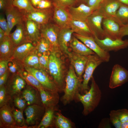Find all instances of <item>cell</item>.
Masks as SVG:
<instances>
[{"label":"cell","mask_w":128,"mask_h":128,"mask_svg":"<svg viewBox=\"0 0 128 128\" xmlns=\"http://www.w3.org/2000/svg\"><path fill=\"white\" fill-rule=\"evenodd\" d=\"M91 80V84L89 90L83 94L78 93L75 101L82 103L83 107L82 114L85 116L92 112L97 107L101 97V91L93 76Z\"/></svg>","instance_id":"6da1fadb"},{"label":"cell","mask_w":128,"mask_h":128,"mask_svg":"<svg viewBox=\"0 0 128 128\" xmlns=\"http://www.w3.org/2000/svg\"><path fill=\"white\" fill-rule=\"evenodd\" d=\"M65 86L63 91L64 94L61 98V100L64 105L73 100L76 101L77 95L79 93L83 80L77 76L71 65L65 76Z\"/></svg>","instance_id":"7a4b0ae2"},{"label":"cell","mask_w":128,"mask_h":128,"mask_svg":"<svg viewBox=\"0 0 128 128\" xmlns=\"http://www.w3.org/2000/svg\"><path fill=\"white\" fill-rule=\"evenodd\" d=\"M58 50H52L49 57L48 73L57 86L59 92L63 91L65 87L62 61L58 54Z\"/></svg>","instance_id":"3957f363"},{"label":"cell","mask_w":128,"mask_h":128,"mask_svg":"<svg viewBox=\"0 0 128 128\" xmlns=\"http://www.w3.org/2000/svg\"><path fill=\"white\" fill-rule=\"evenodd\" d=\"M103 62V60L96 54L89 56L79 91L81 94H84L89 90L90 88L88 83L93 77V73L96 69Z\"/></svg>","instance_id":"277c9868"},{"label":"cell","mask_w":128,"mask_h":128,"mask_svg":"<svg viewBox=\"0 0 128 128\" xmlns=\"http://www.w3.org/2000/svg\"><path fill=\"white\" fill-rule=\"evenodd\" d=\"M25 69L33 75L46 91L54 93L59 92L58 88L47 72L42 69L24 66Z\"/></svg>","instance_id":"5b68a950"},{"label":"cell","mask_w":128,"mask_h":128,"mask_svg":"<svg viewBox=\"0 0 128 128\" xmlns=\"http://www.w3.org/2000/svg\"><path fill=\"white\" fill-rule=\"evenodd\" d=\"M41 36L46 39L50 45L51 51L58 50L59 49L58 36L60 28L55 24L49 22L40 26Z\"/></svg>","instance_id":"8992f818"},{"label":"cell","mask_w":128,"mask_h":128,"mask_svg":"<svg viewBox=\"0 0 128 128\" xmlns=\"http://www.w3.org/2000/svg\"><path fill=\"white\" fill-rule=\"evenodd\" d=\"M103 18L101 13L97 9L93 12L86 21L94 37H96L101 39L105 38L102 25Z\"/></svg>","instance_id":"52a82bcc"},{"label":"cell","mask_w":128,"mask_h":128,"mask_svg":"<svg viewBox=\"0 0 128 128\" xmlns=\"http://www.w3.org/2000/svg\"><path fill=\"white\" fill-rule=\"evenodd\" d=\"M6 83L7 92L11 97L20 93L27 85L25 80L18 73L9 74Z\"/></svg>","instance_id":"ba28073f"},{"label":"cell","mask_w":128,"mask_h":128,"mask_svg":"<svg viewBox=\"0 0 128 128\" xmlns=\"http://www.w3.org/2000/svg\"><path fill=\"white\" fill-rule=\"evenodd\" d=\"M128 81V71L118 64L113 67L110 77L109 87L114 89Z\"/></svg>","instance_id":"9c48e42d"},{"label":"cell","mask_w":128,"mask_h":128,"mask_svg":"<svg viewBox=\"0 0 128 128\" xmlns=\"http://www.w3.org/2000/svg\"><path fill=\"white\" fill-rule=\"evenodd\" d=\"M94 39L101 48L108 52L117 51L128 46V39L123 40L121 39L118 38L113 40L107 37L101 39L96 37H94Z\"/></svg>","instance_id":"30bf717a"},{"label":"cell","mask_w":128,"mask_h":128,"mask_svg":"<svg viewBox=\"0 0 128 128\" xmlns=\"http://www.w3.org/2000/svg\"><path fill=\"white\" fill-rule=\"evenodd\" d=\"M74 35L75 37L97 55L104 62L109 61L110 55L109 52L101 48L96 42L94 37L82 35L76 33Z\"/></svg>","instance_id":"8fae6325"},{"label":"cell","mask_w":128,"mask_h":128,"mask_svg":"<svg viewBox=\"0 0 128 128\" xmlns=\"http://www.w3.org/2000/svg\"><path fill=\"white\" fill-rule=\"evenodd\" d=\"M45 108L43 105L33 104L29 105L25 110L26 122L28 125L38 124L41 120Z\"/></svg>","instance_id":"7c38bea8"},{"label":"cell","mask_w":128,"mask_h":128,"mask_svg":"<svg viewBox=\"0 0 128 128\" xmlns=\"http://www.w3.org/2000/svg\"><path fill=\"white\" fill-rule=\"evenodd\" d=\"M121 4L118 0H107L101 4L97 9L103 15V18L113 20L120 25L116 13Z\"/></svg>","instance_id":"4fadbf2b"},{"label":"cell","mask_w":128,"mask_h":128,"mask_svg":"<svg viewBox=\"0 0 128 128\" xmlns=\"http://www.w3.org/2000/svg\"><path fill=\"white\" fill-rule=\"evenodd\" d=\"M24 12L25 19L32 20L41 26L50 22L53 17L54 11H53L52 9H36L33 11Z\"/></svg>","instance_id":"5bb4252c"},{"label":"cell","mask_w":128,"mask_h":128,"mask_svg":"<svg viewBox=\"0 0 128 128\" xmlns=\"http://www.w3.org/2000/svg\"><path fill=\"white\" fill-rule=\"evenodd\" d=\"M8 25V36L14 27L25 21L24 11L13 6L5 11Z\"/></svg>","instance_id":"9a60e30c"},{"label":"cell","mask_w":128,"mask_h":128,"mask_svg":"<svg viewBox=\"0 0 128 128\" xmlns=\"http://www.w3.org/2000/svg\"><path fill=\"white\" fill-rule=\"evenodd\" d=\"M68 8L71 19L83 21H86L87 18L96 10L84 3L80 4L77 7L71 6Z\"/></svg>","instance_id":"2e32d148"},{"label":"cell","mask_w":128,"mask_h":128,"mask_svg":"<svg viewBox=\"0 0 128 128\" xmlns=\"http://www.w3.org/2000/svg\"><path fill=\"white\" fill-rule=\"evenodd\" d=\"M53 20L60 29L69 27L71 19L68 12L65 8L57 5H54Z\"/></svg>","instance_id":"e0dca14e"},{"label":"cell","mask_w":128,"mask_h":128,"mask_svg":"<svg viewBox=\"0 0 128 128\" xmlns=\"http://www.w3.org/2000/svg\"><path fill=\"white\" fill-rule=\"evenodd\" d=\"M68 56L77 75L82 78L89 56L81 55L73 52H70Z\"/></svg>","instance_id":"ac0fdd59"},{"label":"cell","mask_w":128,"mask_h":128,"mask_svg":"<svg viewBox=\"0 0 128 128\" xmlns=\"http://www.w3.org/2000/svg\"><path fill=\"white\" fill-rule=\"evenodd\" d=\"M102 25L105 38L113 40L119 38L120 26L118 23L113 20L104 18Z\"/></svg>","instance_id":"d6986e66"},{"label":"cell","mask_w":128,"mask_h":128,"mask_svg":"<svg viewBox=\"0 0 128 128\" xmlns=\"http://www.w3.org/2000/svg\"><path fill=\"white\" fill-rule=\"evenodd\" d=\"M24 23L28 41L36 44L41 37L40 25L32 20L25 19Z\"/></svg>","instance_id":"ffe728a7"},{"label":"cell","mask_w":128,"mask_h":128,"mask_svg":"<svg viewBox=\"0 0 128 128\" xmlns=\"http://www.w3.org/2000/svg\"><path fill=\"white\" fill-rule=\"evenodd\" d=\"M22 91L21 95L28 105H43L39 91L35 87L27 84Z\"/></svg>","instance_id":"44dd1931"},{"label":"cell","mask_w":128,"mask_h":128,"mask_svg":"<svg viewBox=\"0 0 128 128\" xmlns=\"http://www.w3.org/2000/svg\"><path fill=\"white\" fill-rule=\"evenodd\" d=\"M0 127L6 128H19L14 119L12 108L6 104L0 109Z\"/></svg>","instance_id":"7402d4cb"},{"label":"cell","mask_w":128,"mask_h":128,"mask_svg":"<svg viewBox=\"0 0 128 128\" xmlns=\"http://www.w3.org/2000/svg\"><path fill=\"white\" fill-rule=\"evenodd\" d=\"M16 26L15 30L9 35L12 43L15 47L29 41L27 37L24 21L18 24Z\"/></svg>","instance_id":"603a6c76"},{"label":"cell","mask_w":128,"mask_h":128,"mask_svg":"<svg viewBox=\"0 0 128 128\" xmlns=\"http://www.w3.org/2000/svg\"><path fill=\"white\" fill-rule=\"evenodd\" d=\"M74 31L70 28L60 29L58 36V42L59 49L68 55L70 52L69 51L68 44L71 39Z\"/></svg>","instance_id":"cb8c5ba5"},{"label":"cell","mask_w":128,"mask_h":128,"mask_svg":"<svg viewBox=\"0 0 128 128\" xmlns=\"http://www.w3.org/2000/svg\"><path fill=\"white\" fill-rule=\"evenodd\" d=\"M42 103L45 108L57 106L59 97L58 93H54L46 91L44 89L39 90Z\"/></svg>","instance_id":"d4e9b609"},{"label":"cell","mask_w":128,"mask_h":128,"mask_svg":"<svg viewBox=\"0 0 128 128\" xmlns=\"http://www.w3.org/2000/svg\"><path fill=\"white\" fill-rule=\"evenodd\" d=\"M15 48L9 36L6 35L3 41L0 42V60L12 58Z\"/></svg>","instance_id":"484cf974"},{"label":"cell","mask_w":128,"mask_h":128,"mask_svg":"<svg viewBox=\"0 0 128 128\" xmlns=\"http://www.w3.org/2000/svg\"><path fill=\"white\" fill-rule=\"evenodd\" d=\"M36 44L29 41L16 47L12 58L22 62L25 57L35 48Z\"/></svg>","instance_id":"4316f807"},{"label":"cell","mask_w":128,"mask_h":128,"mask_svg":"<svg viewBox=\"0 0 128 128\" xmlns=\"http://www.w3.org/2000/svg\"><path fill=\"white\" fill-rule=\"evenodd\" d=\"M69 27L75 33L82 35L94 37L86 21L76 20L71 19Z\"/></svg>","instance_id":"83f0119b"},{"label":"cell","mask_w":128,"mask_h":128,"mask_svg":"<svg viewBox=\"0 0 128 128\" xmlns=\"http://www.w3.org/2000/svg\"><path fill=\"white\" fill-rule=\"evenodd\" d=\"M57 110L56 106L45 108L43 115L37 128H46L54 126L55 112Z\"/></svg>","instance_id":"f1b7e54d"},{"label":"cell","mask_w":128,"mask_h":128,"mask_svg":"<svg viewBox=\"0 0 128 128\" xmlns=\"http://www.w3.org/2000/svg\"><path fill=\"white\" fill-rule=\"evenodd\" d=\"M70 46L73 52L81 55L89 56L95 53L76 37L72 39Z\"/></svg>","instance_id":"f546056e"},{"label":"cell","mask_w":128,"mask_h":128,"mask_svg":"<svg viewBox=\"0 0 128 128\" xmlns=\"http://www.w3.org/2000/svg\"><path fill=\"white\" fill-rule=\"evenodd\" d=\"M22 62L24 66L42 69L40 64L39 56L35 48L25 57Z\"/></svg>","instance_id":"4dcf8cb0"},{"label":"cell","mask_w":128,"mask_h":128,"mask_svg":"<svg viewBox=\"0 0 128 128\" xmlns=\"http://www.w3.org/2000/svg\"><path fill=\"white\" fill-rule=\"evenodd\" d=\"M54 126L57 128H72L73 123L61 114L60 111L55 113L54 118Z\"/></svg>","instance_id":"1f68e13d"},{"label":"cell","mask_w":128,"mask_h":128,"mask_svg":"<svg viewBox=\"0 0 128 128\" xmlns=\"http://www.w3.org/2000/svg\"><path fill=\"white\" fill-rule=\"evenodd\" d=\"M18 74L24 79L27 84L35 87L38 90L40 89H44L37 79L25 69Z\"/></svg>","instance_id":"d6a6232c"},{"label":"cell","mask_w":128,"mask_h":128,"mask_svg":"<svg viewBox=\"0 0 128 128\" xmlns=\"http://www.w3.org/2000/svg\"><path fill=\"white\" fill-rule=\"evenodd\" d=\"M8 68L9 73L11 74H18L25 70L23 62L13 58L10 59Z\"/></svg>","instance_id":"836d02e7"},{"label":"cell","mask_w":128,"mask_h":128,"mask_svg":"<svg viewBox=\"0 0 128 128\" xmlns=\"http://www.w3.org/2000/svg\"><path fill=\"white\" fill-rule=\"evenodd\" d=\"M35 49L38 56L51 50L50 43L46 39L42 36L37 42Z\"/></svg>","instance_id":"e575fe53"},{"label":"cell","mask_w":128,"mask_h":128,"mask_svg":"<svg viewBox=\"0 0 128 128\" xmlns=\"http://www.w3.org/2000/svg\"><path fill=\"white\" fill-rule=\"evenodd\" d=\"M116 16L120 26L128 24V6L121 3Z\"/></svg>","instance_id":"d590c367"},{"label":"cell","mask_w":128,"mask_h":128,"mask_svg":"<svg viewBox=\"0 0 128 128\" xmlns=\"http://www.w3.org/2000/svg\"><path fill=\"white\" fill-rule=\"evenodd\" d=\"M13 4L14 6L25 12H29L36 9L30 0H14Z\"/></svg>","instance_id":"8d00e7d4"},{"label":"cell","mask_w":128,"mask_h":128,"mask_svg":"<svg viewBox=\"0 0 128 128\" xmlns=\"http://www.w3.org/2000/svg\"><path fill=\"white\" fill-rule=\"evenodd\" d=\"M23 110L13 108H12V112L15 121L19 128L27 127L25 120L23 117Z\"/></svg>","instance_id":"74e56055"},{"label":"cell","mask_w":128,"mask_h":128,"mask_svg":"<svg viewBox=\"0 0 128 128\" xmlns=\"http://www.w3.org/2000/svg\"><path fill=\"white\" fill-rule=\"evenodd\" d=\"M21 93L15 95L12 98L13 99V102L15 106L18 109L23 110L27 104Z\"/></svg>","instance_id":"f35d334b"},{"label":"cell","mask_w":128,"mask_h":128,"mask_svg":"<svg viewBox=\"0 0 128 128\" xmlns=\"http://www.w3.org/2000/svg\"><path fill=\"white\" fill-rule=\"evenodd\" d=\"M11 97L7 94L5 85L0 87V107L7 104Z\"/></svg>","instance_id":"ab89813d"},{"label":"cell","mask_w":128,"mask_h":128,"mask_svg":"<svg viewBox=\"0 0 128 128\" xmlns=\"http://www.w3.org/2000/svg\"><path fill=\"white\" fill-rule=\"evenodd\" d=\"M50 52L43 53L39 56V63L42 69L48 73L49 57Z\"/></svg>","instance_id":"60d3db41"},{"label":"cell","mask_w":128,"mask_h":128,"mask_svg":"<svg viewBox=\"0 0 128 128\" xmlns=\"http://www.w3.org/2000/svg\"><path fill=\"white\" fill-rule=\"evenodd\" d=\"M109 120L116 128H121V122L117 113L116 110H112L109 114Z\"/></svg>","instance_id":"b9f144b4"},{"label":"cell","mask_w":128,"mask_h":128,"mask_svg":"<svg viewBox=\"0 0 128 128\" xmlns=\"http://www.w3.org/2000/svg\"><path fill=\"white\" fill-rule=\"evenodd\" d=\"M54 7L53 4L50 0H42L41 1L35 8L41 9H47Z\"/></svg>","instance_id":"7bdbcfd3"},{"label":"cell","mask_w":128,"mask_h":128,"mask_svg":"<svg viewBox=\"0 0 128 128\" xmlns=\"http://www.w3.org/2000/svg\"><path fill=\"white\" fill-rule=\"evenodd\" d=\"M121 123L128 121V110L126 109L116 110Z\"/></svg>","instance_id":"ee69618b"},{"label":"cell","mask_w":128,"mask_h":128,"mask_svg":"<svg viewBox=\"0 0 128 128\" xmlns=\"http://www.w3.org/2000/svg\"><path fill=\"white\" fill-rule=\"evenodd\" d=\"M0 28L5 32V35L8 36V25L7 20L3 14H0Z\"/></svg>","instance_id":"f6af8a7d"},{"label":"cell","mask_w":128,"mask_h":128,"mask_svg":"<svg viewBox=\"0 0 128 128\" xmlns=\"http://www.w3.org/2000/svg\"><path fill=\"white\" fill-rule=\"evenodd\" d=\"M9 59L0 60V76L5 73L8 70V63Z\"/></svg>","instance_id":"bcb514c9"},{"label":"cell","mask_w":128,"mask_h":128,"mask_svg":"<svg viewBox=\"0 0 128 128\" xmlns=\"http://www.w3.org/2000/svg\"><path fill=\"white\" fill-rule=\"evenodd\" d=\"M13 0H0V9L5 11L13 6Z\"/></svg>","instance_id":"7dc6e473"},{"label":"cell","mask_w":128,"mask_h":128,"mask_svg":"<svg viewBox=\"0 0 128 128\" xmlns=\"http://www.w3.org/2000/svg\"><path fill=\"white\" fill-rule=\"evenodd\" d=\"M59 6L65 8L73 6L76 3L74 0H57Z\"/></svg>","instance_id":"c3c4849f"},{"label":"cell","mask_w":128,"mask_h":128,"mask_svg":"<svg viewBox=\"0 0 128 128\" xmlns=\"http://www.w3.org/2000/svg\"><path fill=\"white\" fill-rule=\"evenodd\" d=\"M128 35V24L120 26L119 38L122 39L124 36Z\"/></svg>","instance_id":"681fc988"},{"label":"cell","mask_w":128,"mask_h":128,"mask_svg":"<svg viewBox=\"0 0 128 128\" xmlns=\"http://www.w3.org/2000/svg\"><path fill=\"white\" fill-rule=\"evenodd\" d=\"M100 0H87L86 4L97 9L100 4Z\"/></svg>","instance_id":"f907efd6"},{"label":"cell","mask_w":128,"mask_h":128,"mask_svg":"<svg viewBox=\"0 0 128 128\" xmlns=\"http://www.w3.org/2000/svg\"><path fill=\"white\" fill-rule=\"evenodd\" d=\"M9 74L8 69L5 73L0 76V87L5 85L9 77Z\"/></svg>","instance_id":"816d5d0a"},{"label":"cell","mask_w":128,"mask_h":128,"mask_svg":"<svg viewBox=\"0 0 128 128\" xmlns=\"http://www.w3.org/2000/svg\"><path fill=\"white\" fill-rule=\"evenodd\" d=\"M33 6L35 8L40 2L42 0H30Z\"/></svg>","instance_id":"f5cc1de1"},{"label":"cell","mask_w":128,"mask_h":128,"mask_svg":"<svg viewBox=\"0 0 128 128\" xmlns=\"http://www.w3.org/2000/svg\"><path fill=\"white\" fill-rule=\"evenodd\" d=\"M5 36L4 31L0 28V42L3 41Z\"/></svg>","instance_id":"db71d44e"},{"label":"cell","mask_w":128,"mask_h":128,"mask_svg":"<svg viewBox=\"0 0 128 128\" xmlns=\"http://www.w3.org/2000/svg\"><path fill=\"white\" fill-rule=\"evenodd\" d=\"M121 128H128V121L122 123Z\"/></svg>","instance_id":"11a10c76"},{"label":"cell","mask_w":128,"mask_h":128,"mask_svg":"<svg viewBox=\"0 0 128 128\" xmlns=\"http://www.w3.org/2000/svg\"><path fill=\"white\" fill-rule=\"evenodd\" d=\"M120 3L128 6V0H118Z\"/></svg>","instance_id":"9f6ffc18"},{"label":"cell","mask_w":128,"mask_h":128,"mask_svg":"<svg viewBox=\"0 0 128 128\" xmlns=\"http://www.w3.org/2000/svg\"><path fill=\"white\" fill-rule=\"evenodd\" d=\"M87 0H76V2H80L81 3H84L86 4Z\"/></svg>","instance_id":"6f0895ef"},{"label":"cell","mask_w":128,"mask_h":128,"mask_svg":"<svg viewBox=\"0 0 128 128\" xmlns=\"http://www.w3.org/2000/svg\"><path fill=\"white\" fill-rule=\"evenodd\" d=\"M53 2V4H58V2L57 0H50Z\"/></svg>","instance_id":"680465c9"},{"label":"cell","mask_w":128,"mask_h":128,"mask_svg":"<svg viewBox=\"0 0 128 128\" xmlns=\"http://www.w3.org/2000/svg\"><path fill=\"white\" fill-rule=\"evenodd\" d=\"M107 0H100V5L102 3L104 2Z\"/></svg>","instance_id":"91938a15"},{"label":"cell","mask_w":128,"mask_h":128,"mask_svg":"<svg viewBox=\"0 0 128 128\" xmlns=\"http://www.w3.org/2000/svg\"><path fill=\"white\" fill-rule=\"evenodd\" d=\"M75 0L76 1V0Z\"/></svg>","instance_id":"94428289"},{"label":"cell","mask_w":128,"mask_h":128,"mask_svg":"<svg viewBox=\"0 0 128 128\" xmlns=\"http://www.w3.org/2000/svg\"></svg>","instance_id":"6125c7cd"}]
</instances>
